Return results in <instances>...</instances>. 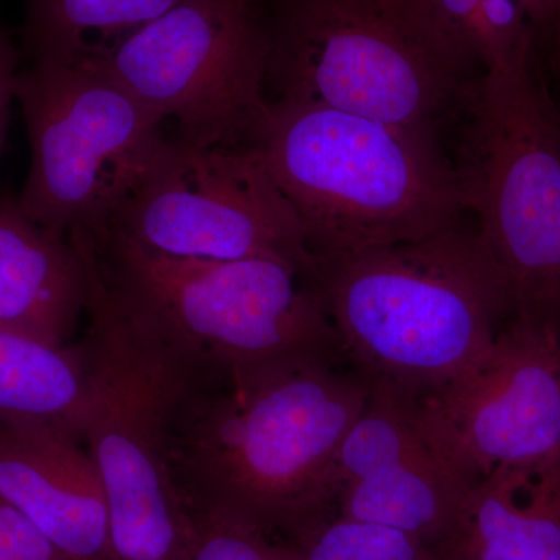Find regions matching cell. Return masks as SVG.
<instances>
[{
	"label": "cell",
	"mask_w": 560,
	"mask_h": 560,
	"mask_svg": "<svg viewBox=\"0 0 560 560\" xmlns=\"http://www.w3.org/2000/svg\"><path fill=\"white\" fill-rule=\"evenodd\" d=\"M268 101L430 128L464 101L466 61L400 0H264Z\"/></svg>",
	"instance_id": "cell-7"
},
{
	"label": "cell",
	"mask_w": 560,
	"mask_h": 560,
	"mask_svg": "<svg viewBox=\"0 0 560 560\" xmlns=\"http://www.w3.org/2000/svg\"><path fill=\"white\" fill-rule=\"evenodd\" d=\"M95 249L117 300L208 378L249 382L345 357L318 291L287 261L165 256L110 232Z\"/></svg>",
	"instance_id": "cell-4"
},
{
	"label": "cell",
	"mask_w": 560,
	"mask_h": 560,
	"mask_svg": "<svg viewBox=\"0 0 560 560\" xmlns=\"http://www.w3.org/2000/svg\"><path fill=\"white\" fill-rule=\"evenodd\" d=\"M180 0H24L22 50L31 61L91 66Z\"/></svg>",
	"instance_id": "cell-17"
},
{
	"label": "cell",
	"mask_w": 560,
	"mask_h": 560,
	"mask_svg": "<svg viewBox=\"0 0 560 560\" xmlns=\"http://www.w3.org/2000/svg\"><path fill=\"white\" fill-rule=\"evenodd\" d=\"M311 283L359 374L415 399L463 374L495 340L500 319L514 313L478 234L456 226L315 259Z\"/></svg>",
	"instance_id": "cell-2"
},
{
	"label": "cell",
	"mask_w": 560,
	"mask_h": 560,
	"mask_svg": "<svg viewBox=\"0 0 560 560\" xmlns=\"http://www.w3.org/2000/svg\"><path fill=\"white\" fill-rule=\"evenodd\" d=\"M14 97L31 143L22 206L50 230L101 241L167 139V121L105 73L57 61H28Z\"/></svg>",
	"instance_id": "cell-8"
},
{
	"label": "cell",
	"mask_w": 560,
	"mask_h": 560,
	"mask_svg": "<svg viewBox=\"0 0 560 560\" xmlns=\"http://www.w3.org/2000/svg\"><path fill=\"white\" fill-rule=\"evenodd\" d=\"M438 558L560 560V459L490 471Z\"/></svg>",
	"instance_id": "cell-15"
},
{
	"label": "cell",
	"mask_w": 560,
	"mask_h": 560,
	"mask_svg": "<svg viewBox=\"0 0 560 560\" xmlns=\"http://www.w3.org/2000/svg\"><path fill=\"white\" fill-rule=\"evenodd\" d=\"M86 298L80 243L28 215L20 194L0 190V326L72 346Z\"/></svg>",
	"instance_id": "cell-14"
},
{
	"label": "cell",
	"mask_w": 560,
	"mask_h": 560,
	"mask_svg": "<svg viewBox=\"0 0 560 560\" xmlns=\"http://www.w3.org/2000/svg\"><path fill=\"white\" fill-rule=\"evenodd\" d=\"M552 61H555L556 72H558L560 80V44L556 47L555 50L551 51Z\"/></svg>",
	"instance_id": "cell-24"
},
{
	"label": "cell",
	"mask_w": 560,
	"mask_h": 560,
	"mask_svg": "<svg viewBox=\"0 0 560 560\" xmlns=\"http://www.w3.org/2000/svg\"><path fill=\"white\" fill-rule=\"evenodd\" d=\"M245 145L293 206L315 259L420 241L463 210L430 128L268 101Z\"/></svg>",
	"instance_id": "cell-3"
},
{
	"label": "cell",
	"mask_w": 560,
	"mask_h": 560,
	"mask_svg": "<svg viewBox=\"0 0 560 560\" xmlns=\"http://www.w3.org/2000/svg\"><path fill=\"white\" fill-rule=\"evenodd\" d=\"M438 560H464V559H456V558H438Z\"/></svg>",
	"instance_id": "cell-26"
},
{
	"label": "cell",
	"mask_w": 560,
	"mask_h": 560,
	"mask_svg": "<svg viewBox=\"0 0 560 560\" xmlns=\"http://www.w3.org/2000/svg\"><path fill=\"white\" fill-rule=\"evenodd\" d=\"M194 529L183 560H290L253 523L223 512H194Z\"/></svg>",
	"instance_id": "cell-20"
},
{
	"label": "cell",
	"mask_w": 560,
	"mask_h": 560,
	"mask_svg": "<svg viewBox=\"0 0 560 560\" xmlns=\"http://www.w3.org/2000/svg\"><path fill=\"white\" fill-rule=\"evenodd\" d=\"M106 232L165 256L278 259L308 280L315 272L293 206L248 145L167 136Z\"/></svg>",
	"instance_id": "cell-10"
},
{
	"label": "cell",
	"mask_w": 560,
	"mask_h": 560,
	"mask_svg": "<svg viewBox=\"0 0 560 560\" xmlns=\"http://www.w3.org/2000/svg\"><path fill=\"white\" fill-rule=\"evenodd\" d=\"M90 401L79 346H51L0 326V420L54 427L83 441Z\"/></svg>",
	"instance_id": "cell-16"
},
{
	"label": "cell",
	"mask_w": 560,
	"mask_h": 560,
	"mask_svg": "<svg viewBox=\"0 0 560 560\" xmlns=\"http://www.w3.org/2000/svg\"><path fill=\"white\" fill-rule=\"evenodd\" d=\"M20 50L0 14V160L5 149L11 103L16 101L14 86L20 73Z\"/></svg>",
	"instance_id": "cell-22"
},
{
	"label": "cell",
	"mask_w": 560,
	"mask_h": 560,
	"mask_svg": "<svg viewBox=\"0 0 560 560\" xmlns=\"http://www.w3.org/2000/svg\"><path fill=\"white\" fill-rule=\"evenodd\" d=\"M370 393L363 375L334 364L241 383L197 375L173 422L187 508L300 536L338 504L341 447Z\"/></svg>",
	"instance_id": "cell-1"
},
{
	"label": "cell",
	"mask_w": 560,
	"mask_h": 560,
	"mask_svg": "<svg viewBox=\"0 0 560 560\" xmlns=\"http://www.w3.org/2000/svg\"><path fill=\"white\" fill-rule=\"evenodd\" d=\"M466 127L453 165L463 209L510 290L514 315L560 327V109L537 49L467 88Z\"/></svg>",
	"instance_id": "cell-6"
},
{
	"label": "cell",
	"mask_w": 560,
	"mask_h": 560,
	"mask_svg": "<svg viewBox=\"0 0 560 560\" xmlns=\"http://www.w3.org/2000/svg\"><path fill=\"white\" fill-rule=\"evenodd\" d=\"M0 560H13L9 551H7L5 545L2 544V540H0Z\"/></svg>",
	"instance_id": "cell-25"
},
{
	"label": "cell",
	"mask_w": 560,
	"mask_h": 560,
	"mask_svg": "<svg viewBox=\"0 0 560 560\" xmlns=\"http://www.w3.org/2000/svg\"><path fill=\"white\" fill-rule=\"evenodd\" d=\"M79 438L0 420V500L70 560H113L101 475Z\"/></svg>",
	"instance_id": "cell-13"
},
{
	"label": "cell",
	"mask_w": 560,
	"mask_h": 560,
	"mask_svg": "<svg viewBox=\"0 0 560 560\" xmlns=\"http://www.w3.org/2000/svg\"><path fill=\"white\" fill-rule=\"evenodd\" d=\"M400 2H412V3H416V0H400Z\"/></svg>",
	"instance_id": "cell-27"
},
{
	"label": "cell",
	"mask_w": 560,
	"mask_h": 560,
	"mask_svg": "<svg viewBox=\"0 0 560 560\" xmlns=\"http://www.w3.org/2000/svg\"><path fill=\"white\" fill-rule=\"evenodd\" d=\"M420 13L467 65L490 70L536 47L534 0H416Z\"/></svg>",
	"instance_id": "cell-18"
},
{
	"label": "cell",
	"mask_w": 560,
	"mask_h": 560,
	"mask_svg": "<svg viewBox=\"0 0 560 560\" xmlns=\"http://www.w3.org/2000/svg\"><path fill=\"white\" fill-rule=\"evenodd\" d=\"M533 28L536 46L552 51L560 44V0H534Z\"/></svg>",
	"instance_id": "cell-23"
},
{
	"label": "cell",
	"mask_w": 560,
	"mask_h": 560,
	"mask_svg": "<svg viewBox=\"0 0 560 560\" xmlns=\"http://www.w3.org/2000/svg\"><path fill=\"white\" fill-rule=\"evenodd\" d=\"M73 238L88 267L83 442L105 489L113 560H183L194 515L173 477V422L198 371L117 300L94 238Z\"/></svg>",
	"instance_id": "cell-5"
},
{
	"label": "cell",
	"mask_w": 560,
	"mask_h": 560,
	"mask_svg": "<svg viewBox=\"0 0 560 560\" xmlns=\"http://www.w3.org/2000/svg\"><path fill=\"white\" fill-rule=\"evenodd\" d=\"M264 0H180L91 66L202 147L245 145L268 105Z\"/></svg>",
	"instance_id": "cell-9"
},
{
	"label": "cell",
	"mask_w": 560,
	"mask_h": 560,
	"mask_svg": "<svg viewBox=\"0 0 560 560\" xmlns=\"http://www.w3.org/2000/svg\"><path fill=\"white\" fill-rule=\"evenodd\" d=\"M285 547L290 560H438L429 545L386 526L355 518H324Z\"/></svg>",
	"instance_id": "cell-19"
},
{
	"label": "cell",
	"mask_w": 560,
	"mask_h": 560,
	"mask_svg": "<svg viewBox=\"0 0 560 560\" xmlns=\"http://www.w3.org/2000/svg\"><path fill=\"white\" fill-rule=\"evenodd\" d=\"M0 540L13 560H70L49 537L2 500Z\"/></svg>",
	"instance_id": "cell-21"
},
{
	"label": "cell",
	"mask_w": 560,
	"mask_h": 560,
	"mask_svg": "<svg viewBox=\"0 0 560 560\" xmlns=\"http://www.w3.org/2000/svg\"><path fill=\"white\" fill-rule=\"evenodd\" d=\"M475 485L431 445L415 397L371 385L341 447L338 514L400 530L440 556Z\"/></svg>",
	"instance_id": "cell-12"
},
{
	"label": "cell",
	"mask_w": 560,
	"mask_h": 560,
	"mask_svg": "<svg viewBox=\"0 0 560 560\" xmlns=\"http://www.w3.org/2000/svg\"><path fill=\"white\" fill-rule=\"evenodd\" d=\"M431 445L478 482L560 459V327L514 315L463 374L415 399Z\"/></svg>",
	"instance_id": "cell-11"
}]
</instances>
